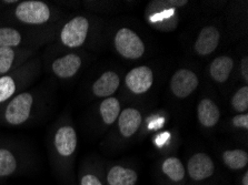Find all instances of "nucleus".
Instances as JSON below:
<instances>
[{
    "label": "nucleus",
    "instance_id": "1",
    "mask_svg": "<svg viewBox=\"0 0 248 185\" xmlns=\"http://www.w3.org/2000/svg\"><path fill=\"white\" fill-rule=\"evenodd\" d=\"M78 148L76 129L69 120H60L50 139V158L55 171L60 176H69L73 172Z\"/></svg>",
    "mask_w": 248,
    "mask_h": 185
},
{
    "label": "nucleus",
    "instance_id": "2",
    "mask_svg": "<svg viewBox=\"0 0 248 185\" xmlns=\"http://www.w3.org/2000/svg\"><path fill=\"white\" fill-rule=\"evenodd\" d=\"M59 16V11L54 6L41 0L19 1L7 13L9 20L31 29H56Z\"/></svg>",
    "mask_w": 248,
    "mask_h": 185
},
{
    "label": "nucleus",
    "instance_id": "3",
    "mask_svg": "<svg viewBox=\"0 0 248 185\" xmlns=\"http://www.w3.org/2000/svg\"><path fill=\"white\" fill-rule=\"evenodd\" d=\"M44 104L38 91H22L0 105V126L24 127L36 119Z\"/></svg>",
    "mask_w": 248,
    "mask_h": 185
},
{
    "label": "nucleus",
    "instance_id": "4",
    "mask_svg": "<svg viewBox=\"0 0 248 185\" xmlns=\"http://www.w3.org/2000/svg\"><path fill=\"white\" fill-rule=\"evenodd\" d=\"M56 29H31L15 26H0V48L33 49L54 39Z\"/></svg>",
    "mask_w": 248,
    "mask_h": 185
},
{
    "label": "nucleus",
    "instance_id": "5",
    "mask_svg": "<svg viewBox=\"0 0 248 185\" xmlns=\"http://www.w3.org/2000/svg\"><path fill=\"white\" fill-rule=\"evenodd\" d=\"M39 73L40 60L33 57L13 72L0 77V105L25 91V89L38 78Z\"/></svg>",
    "mask_w": 248,
    "mask_h": 185
},
{
    "label": "nucleus",
    "instance_id": "6",
    "mask_svg": "<svg viewBox=\"0 0 248 185\" xmlns=\"http://www.w3.org/2000/svg\"><path fill=\"white\" fill-rule=\"evenodd\" d=\"M31 165V157L17 143L0 140V181L20 175Z\"/></svg>",
    "mask_w": 248,
    "mask_h": 185
},
{
    "label": "nucleus",
    "instance_id": "7",
    "mask_svg": "<svg viewBox=\"0 0 248 185\" xmlns=\"http://www.w3.org/2000/svg\"><path fill=\"white\" fill-rule=\"evenodd\" d=\"M58 30L60 46L69 50H76L84 46L88 39L90 21L87 17L78 14L68 19Z\"/></svg>",
    "mask_w": 248,
    "mask_h": 185
},
{
    "label": "nucleus",
    "instance_id": "8",
    "mask_svg": "<svg viewBox=\"0 0 248 185\" xmlns=\"http://www.w3.org/2000/svg\"><path fill=\"white\" fill-rule=\"evenodd\" d=\"M114 44L118 54L125 59L136 60L145 55L144 41L134 30L122 28L116 32Z\"/></svg>",
    "mask_w": 248,
    "mask_h": 185
},
{
    "label": "nucleus",
    "instance_id": "9",
    "mask_svg": "<svg viewBox=\"0 0 248 185\" xmlns=\"http://www.w3.org/2000/svg\"><path fill=\"white\" fill-rule=\"evenodd\" d=\"M82 65H84V59L81 55L75 50H70L52 59L49 69L56 79L68 81L79 73Z\"/></svg>",
    "mask_w": 248,
    "mask_h": 185
},
{
    "label": "nucleus",
    "instance_id": "10",
    "mask_svg": "<svg viewBox=\"0 0 248 185\" xmlns=\"http://www.w3.org/2000/svg\"><path fill=\"white\" fill-rule=\"evenodd\" d=\"M186 174L194 182H204L216 172L215 162L208 154L198 152L191 156L186 164Z\"/></svg>",
    "mask_w": 248,
    "mask_h": 185
},
{
    "label": "nucleus",
    "instance_id": "11",
    "mask_svg": "<svg viewBox=\"0 0 248 185\" xmlns=\"http://www.w3.org/2000/svg\"><path fill=\"white\" fill-rule=\"evenodd\" d=\"M36 50L26 48H0V77L13 72L36 57Z\"/></svg>",
    "mask_w": 248,
    "mask_h": 185
},
{
    "label": "nucleus",
    "instance_id": "12",
    "mask_svg": "<svg viewBox=\"0 0 248 185\" xmlns=\"http://www.w3.org/2000/svg\"><path fill=\"white\" fill-rule=\"evenodd\" d=\"M199 85L197 74L190 69H179L172 74L169 82V88L171 93L178 99H185L189 97Z\"/></svg>",
    "mask_w": 248,
    "mask_h": 185
},
{
    "label": "nucleus",
    "instance_id": "13",
    "mask_svg": "<svg viewBox=\"0 0 248 185\" xmlns=\"http://www.w3.org/2000/svg\"><path fill=\"white\" fill-rule=\"evenodd\" d=\"M154 72L148 66H139L131 69L125 77V85L134 94H144L152 88Z\"/></svg>",
    "mask_w": 248,
    "mask_h": 185
},
{
    "label": "nucleus",
    "instance_id": "14",
    "mask_svg": "<svg viewBox=\"0 0 248 185\" xmlns=\"http://www.w3.org/2000/svg\"><path fill=\"white\" fill-rule=\"evenodd\" d=\"M219 40V30L214 26H206L201 30L196 41H195V52L201 57L212 55L218 47Z\"/></svg>",
    "mask_w": 248,
    "mask_h": 185
},
{
    "label": "nucleus",
    "instance_id": "15",
    "mask_svg": "<svg viewBox=\"0 0 248 185\" xmlns=\"http://www.w3.org/2000/svg\"><path fill=\"white\" fill-rule=\"evenodd\" d=\"M138 173L135 169L122 164H114L105 172L106 185H136Z\"/></svg>",
    "mask_w": 248,
    "mask_h": 185
},
{
    "label": "nucleus",
    "instance_id": "16",
    "mask_svg": "<svg viewBox=\"0 0 248 185\" xmlns=\"http://www.w3.org/2000/svg\"><path fill=\"white\" fill-rule=\"evenodd\" d=\"M160 173L169 184L182 185L186 181V168L177 157H168L160 163Z\"/></svg>",
    "mask_w": 248,
    "mask_h": 185
},
{
    "label": "nucleus",
    "instance_id": "17",
    "mask_svg": "<svg viewBox=\"0 0 248 185\" xmlns=\"http://www.w3.org/2000/svg\"><path fill=\"white\" fill-rule=\"evenodd\" d=\"M142 122V114L138 109L127 108L118 116L119 132L124 138L129 139L136 134Z\"/></svg>",
    "mask_w": 248,
    "mask_h": 185
},
{
    "label": "nucleus",
    "instance_id": "18",
    "mask_svg": "<svg viewBox=\"0 0 248 185\" xmlns=\"http://www.w3.org/2000/svg\"><path fill=\"white\" fill-rule=\"evenodd\" d=\"M120 85V78L115 71H106L92 86V93L97 98H109L117 91Z\"/></svg>",
    "mask_w": 248,
    "mask_h": 185
},
{
    "label": "nucleus",
    "instance_id": "19",
    "mask_svg": "<svg viewBox=\"0 0 248 185\" xmlns=\"http://www.w3.org/2000/svg\"><path fill=\"white\" fill-rule=\"evenodd\" d=\"M197 119L205 128H214L219 122L220 110L212 99H202L197 107Z\"/></svg>",
    "mask_w": 248,
    "mask_h": 185
},
{
    "label": "nucleus",
    "instance_id": "20",
    "mask_svg": "<svg viewBox=\"0 0 248 185\" xmlns=\"http://www.w3.org/2000/svg\"><path fill=\"white\" fill-rule=\"evenodd\" d=\"M234 68V60L228 56L217 57L210 63L209 74L217 84H225L231 77V72Z\"/></svg>",
    "mask_w": 248,
    "mask_h": 185
},
{
    "label": "nucleus",
    "instance_id": "21",
    "mask_svg": "<svg viewBox=\"0 0 248 185\" xmlns=\"http://www.w3.org/2000/svg\"><path fill=\"white\" fill-rule=\"evenodd\" d=\"M221 161L231 171H242L248 165V153L242 149L225 150L221 153Z\"/></svg>",
    "mask_w": 248,
    "mask_h": 185
},
{
    "label": "nucleus",
    "instance_id": "22",
    "mask_svg": "<svg viewBox=\"0 0 248 185\" xmlns=\"http://www.w3.org/2000/svg\"><path fill=\"white\" fill-rule=\"evenodd\" d=\"M78 185H106L103 170L97 165L85 163L78 173Z\"/></svg>",
    "mask_w": 248,
    "mask_h": 185
},
{
    "label": "nucleus",
    "instance_id": "23",
    "mask_svg": "<svg viewBox=\"0 0 248 185\" xmlns=\"http://www.w3.org/2000/svg\"><path fill=\"white\" fill-rule=\"evenodd\" d=\"M122 112L120 102L115 97H109L104 99L99 105V113L103 122L106 126H111L117 121L118 116Z\"/></svg>",
    "mask_w": 248,
    "mask_h": 185
},
{
    "label": "nucleus",
    "instance_id": "24",
    "mask_svg": "<svg viewBox=\"0 0 248 185\" xmlns=\"http://www.w3.org/2000/svg\"><path fill=\"white\" fill-rule=\"evenodd\" d=\"M232 107L239 113H247L248 110V86L244 85L237 90L231 100Z\"/></svg>",
    "mask_w": 248,
    "mask_h": 185
},
{
    "label": "nucleus",
    "instance_id": "25",
    "mask_svg": "<svg viewBox=\"0 0 248 185\" xmlns=\"http://www.w3.org/2000/svg\"><path fill=\"white\" fill-rule=\"evenodd\" d=\"M232 124L237 129L248 130V114L247 113H239L232 119Z\"/></svg>",
    "mask_w": 248,
    "mask_h": 185
},
{
    "label": "nucleus",
    "instance_id": "26",
    "mask_svg": "<svg viewBox=\"0 0 248 185\" xmlns=\"http://www.w3.org/2000/svg\"><path fill=\"white\" fill-rule=\"evenodd\" d=\"M239 70H240V74H242L244 81L247 84L248 82V58L247 57H245V58L242 60V62H240Z\"/></svg>",
    "mask_w": 248,
    "mask_h": 185
},
{
    "label": "nucleus",
    "instance_id": "27",
    "mask_svg": "<svg viewBox=\"0 0 248 185\" xmlns=\"http://www.w3.org/2000/svg\"><path fill=\"white\" fill-rule=\"evenodd\" d=\"M240 185H248V172L245 171L240 177Z\"/></svg>",
    "mask_w": 248,
    "mask_h": 185
}]
</instances>
